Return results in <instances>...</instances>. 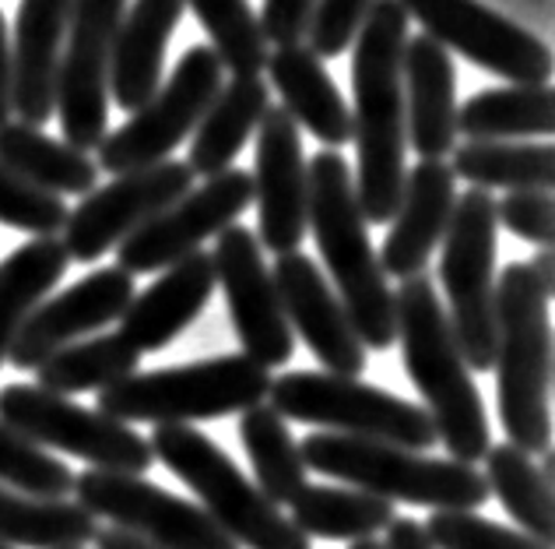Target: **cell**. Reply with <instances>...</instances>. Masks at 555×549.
<instances>
[{"label": "cell", "instance_id": "obj_1", "mask_svg": "<svg viewBox=\"0 0 555 549\" xmlns=\"http://www.w3.org/2000/svg\"><path fill=\"white\" fill-rule=\"evenodd\" d=\"M408 11L401 0H373L352 39V141L356 197L362 219L384 226L393 219L404 187V85L401 53L408 42Z\"/></svg>", "mask_w": 555, "mask_h": 549}, {"label": "cell", "instance_id": "obj_2", "mask_svg": "<svg viewBox=\"0 0 555 549\" xmlns=\"http://www.w3.org/2000/svg\"><path fill=\"white\" fill-rule=\"evenodd\" d=\"M393 328H398L393 342H401L408 381L426 401L422 409L429 412L436 437L443 441L454 461L475 465L492 447L489 416L429 274L404 279L393 293Z\"/></svg>", "mask_w": 555, "mask_h": 549}, {"label": "cell", "instance_id": "obj_3", "mask_svg": "<svg viewBox=\"0 0 555 549\" xmlns=\"http://www.w3.org/2000/svg\"><path fill=\"white\" fill-rule=\"evenodd\" d=\"M310 201H306V233H313L317 251L324 257L331 289L352 321L359 342L366 349H393V293L379 257L370 243V229L362 219L352 166L341 152H317L306 163Z\"/></svg>", "mask_w": 555, "mask_h": 549}, {"label": "cell", "instance_id": "obj_4", "mask_svg": "<svg viewBox=\"0 0 555 549\" xmlns=\"http://www.w3.org/2000/svg\"><path fill=\"white\" fill-rule=\"evenodd\" d=\"M548 299L528 261L506 265L495 282V395L506 437L524 455L552 451Z\"/></svg>", "mask_w": 555, "mask_h": 549}, {"label": "cell", "instance_id": "obj_5", "mask_svg": "<svg viewBox=\"0 0 555 549\" xmlns=\"http://www.w3.org/2000/svg\"><path fill=\"white\" fill-rule=\"evenodd\" d=\"M302 465L379 500L418 503L433 511H475L489 500L486 475L454 458H426L412 447L359 441L317 430L299 444Z\"/></svg>", "mask_w": 555, "mask_h": 549}, {"label": "cell", "instance_id": "obj_6", "mask_svg": "<svg viewBox=\"0 0 555 549\" xmlns=\"http://www.w3.org/2000/svg\"><path fill=\"white\" fill-rule=\"evenodd\" d=\"M271 373L250 356L229 353L186 367H166L109 384L99 392V412L124 426H190L201 419L246 412L268 398Z\"/></svg>", "mask_w": 555, "mask_h": 549}, {"label": "cell", "instance_id": "obj_7", "mask_svg": "<svg viewBox=\"0 0 555 549\" xmlns=\"http://www.w3.org/2000/svg\"><path fill=\"white\" fill-rule=\"evenodd\" d=\"M149 447L152 458L194 489L211 522L240 549H313V542L288 522V514L278 511L257 483L246 480L236 461L201 430L158 426Z\"/></svg>", "mask_w": 555, "mask_h": 549}, {"label": "cell", "instance_id": "obj_8", "mask_svg": "<svg viewBox=\"0 0 555 549\" xmlns=\"http://www.w3.org/2000/svg\"><path fill=\"white\" fill-rule=\"evenodd\" d=\"M495 197L472 187L454 201V215L440 240L447 321L472 373H489L495 363Z\"/></svg>", "mask_w": 555, "mask_h": 549}, {"label": "cell", "instance_id": "obj_9", "mask_svg": "<svg viewBox=\"0 0 555 549\" xmlns=\"http://www.w3.org/2000/svg\"><path fill=\"white\" fill-rule=\"evenodd\" d=\"M268 398V406L282 419L320 426L324 433L384 441L412 447V451H426V447L440 444L426 409L356 378H334V373L313 370L282 373L271 381Z\"/></svg>", "mask_w": 555, "mask_h": 549}, {"label": "cell", "instance_id": "obj_10", "mask_svg": "<svg viewBox=\"0 0 555 549\" xmlns=\"http://www.w3.org/2000/svg\"><path fill=\"white\" fill-rule=\"evenodd\" d=\"M0 423L47 451L89 461L99 472L144 475L155 465L149 437H141L138 430L36 384L0 387Z\"/></svg>", "mask_w": 555, "mask_h": 549}, {"label": "cell", "instance_id": "obj_11", "mask_svg": "<svg viewBox=\"0 0 555 549\" xmlns=\"http://www.w3.org/2000/svg\"><path fill=\"white\" fill-rule=\"evenodd\" d=\"M222 71L225 67L218 64L211 47H190L149 103L130 113L124 127L102 138L95 158L99 173L124 177V173L166 163L169 152L186 141V135H194L204 110L215 103L218 89L225 85Z\"/></svg>", "mask_w": 555, "mask_h": 549}, {"label": "cell", "instance_id": "obj_12", "mask_svg": "<svg viewBox=\"0 0 555 549\" xmlns=\"http://www.w3.org/2000/svg\"><path fill=\"white\" fill-rule=\"evenodd\" d=\"M127 0H75L56 75V113L70 149H99L109 135V64Z\"/></svg>", "mask_w": 555, "mask_h": 549}, {"label": "cell", "instance_id": "obj_13", "mask_svg": "<svg viewBox=\"0 0 555 549\" xmlns=\"http://www.w3.org/2000/svg\"><path fill=\"white\" fill-rule=\"evenodd\" d=\"M75 500L95 522L106 518L113 528H124L158 549H240L204 508L141 475L85 469L75 475Z\"/></svg>", "mask_w": 555, "mask_h": 549}, {"label": "cell", "instance_id": "obj_14", "mask_svg": "<svg viewBox=\"0 0 555 549\" xmlns=\"http://www.w3.org/2000/svg\"><path fill=\"white\" fill-rule=\"evenodd\" d=\"M401 8L447 53L467 56L495 78L509 85H548L552 78V50L545 42L481 0H401Z\"/></svg>", "mask_w": 555, "mask_h": 549}, {"label": "cell", "instance_id": "obj_15", "mask_svg": "<svg viewBox=\"0 0 555 549\" xmlns=\"http://www.w3.org/2000/svg\"><path fill=\"white\" fill-rule=\"evenodd\" d=\"M254 205V177L246 169H225L204 187H194L177 205L158 212L141 229H134L116 247V268L134 274L166 271L183 261L186 254L201 251L204 240L218 237L222 229L236 226V219Z\"/></svg>", "mask_w": 555, "mask_h": 549}, {"label": "cell", "instance_id": "obj_16", "mask_svg": "<svg viewBox=\"0 0 555 549\" xmlns=\"http://www.w3.org/2000/svg\"><path fill=\"white\" fill-rule=\"evenodd\" d=\"M194 191V173L180 158H166L149 169L124 173L106 187H95L81 197L75 212H67L64 222V251L70 261L92 265L102 254L141 229L158 212L177 205L183 194Z\"/></svg>", "mask_w": 555, "mask_h": 549}, {"label": "cell", "instance_id": "obj_17", "mask_svg": "<svg viewBox=\"0 0 555 549\" xmlns=\"http://www.w3.org/2000/svg\"><path fill=\"white\" fill-rule=\"evenodd\" d=\"M215 282L222 285L232 328L257 367H285L296 353V335L285 321L282 296L264 261V247L246 226H229L215 237Z\"/></svg>", "mask_w": 555, "mask_h": 549}, {"label": "cell", "instance_id": "obj_18", "mask_svg": "<svg viewBox=\"0 0 555 549\" xmlns=\"http://www.w3.org/2000/svg\"><path fill=\"white\" fill-rule=\"evenodd\" d=\"M254 205L260 215L257 243L271 254H296L306 240V155L296 120L282 106H271L257 127V166H254Z\"/></svg>", "mask_w": 555, "mask_h": 549}, {"label": "cell", "instance_id": "obj_19", "mask_svg": "<svg viewBox=\"0 0 555 549\" xmlns=\"http://www.w3.org/2000/svg\"><path fill=\"white\" fill-rule=\"evenodd\" d=\"M134 293H138L134 279L116 265L85 274L81 282H75L56 296H47L25 317L18 339L8 349V363L14 370H39L56 349L89 335V331L120 321Z\"/></svg>", "mask_w": 555, "mask_h": 549}, {"label": "cell", "instance_id": "obj_20", "mask_svg": "<svg viewBox=\"0 0 555 549\" xmlns=\"http://www.w3.org/2000/svg\"><path fill=\"white\" fill-rule=\"evenodd\" d=\"M285 321L334 378H356L366 370V345L359 342L352 321L334 296L327 274L302 251L282 254L271 268Z\"/></svg>", "mask_w": 555, "mask_h": 549}, {"label": "cell", "instance_id": "obj_21", "mask_svg": "<svg viewBox=\"0 0 555 549\" xmlns=\"http://www.w3.org/2000/svg\"><path fill=\"white\" fill-rule=\"evenodd\" d=\"M454 201L457 180L440 158H422L412 166V173H404L401 201L390 219L384 254H376L384 274H393L401 282L426 274L433 251L440 247L450 215H454Z\"/></svg>", "mask_w": 555, "mask_h": 549}, {"label": "cell", "instance_id": "obj_22", "mask_svg": "<svg viewBox=\"0 0 555 549\" xmlns=\"http://www.w3.org/2000/svg\"><path fill=\"white\" fill-rule=\"evenodd\" d=\"M75 0H22L11 36V106L28 127L56 113V75Z\"/></svg>", "mask_w": 555, "mask_h": 549}, {"label": "cell", "instance_id": "obj_23", "mask_svg": "<svg viewBox=\"0 0 555 549\" xmlns=\"http://www.w3.org/2000/svg\"><path fill=\"white\" fill-rule=\"evenodd\" d=\"M454 61L426 33L408 36L401 53L404 85V144L418 158H443L457 149Z\"/></svg>", "mask_w": 555, "mask_h": 549}, {"label": "cell", "instance_id": "obj_24", "mask_svg": "<svg viewBox=\"0 0 555 549\" xmlns=\"http://www.w3.org/2000/svg\"><path fill=\"white\" fill-rule=\"evenodd\" d=\"M215 265L208 251L186 254L183 261L169 265L158 279L134 293L130 307L120 317V335L144 353L166 349L172 339L197 321L215 293Z\"/></svg>", "mask_w": 555, "mask_h": 549}, {"label": "cell", "instance_id": "obj_25", "mask_svg": "<svg viewBox=\"0 0 555 549\" xmlns=\"http://www.w3.org/2000/svg\"><path fill=\"white\" fill-rule=\"evenodd\" d=\"M183 8V0H134L130 11H124L109 64V95L120 110L138 113L158 92L166 47Z\"/></svg>", "mask_w": 555, "mask_h": 549}, {"label": "cell", "instance_id": "obj_26", "mask_svg": "<svg viewBox=\"0 0 555 549\" xmlns=\"http://www.w3.org/2000/svg\"><path fill=\"white\" fill-rule=\"evenodd\" d=\"M264 71L282 95V110L296 120V127H306L331 152L352 141V110L327 75L324 61L306 42L271 50Z\"/></svg>", "mask_w": 555, "mask_h": 549}, {"label": "cell", "instance_id": "obj_27", "mask_svg": "<svg viewBox=\"0 0 555 549\" xmlns=\"http://www.w3.org/2000/svg\"><path fill=\"white\" fill-rule=\"evenodd\" d=\"M271 110V89L264 78H232L215 95V103L204 110L194 127L186 166L194 177H218L232 169L243 144L257 135L260 120Z\"/></svg>", "mask_w": 555, "mask_h": 549}, {"label": "cell", "instance_id": "obj_28", "mask_svg": "<svg viewBox=\"0 0 555 549\" xmlns=\"http://www.w3.org/2000/svg\"><path fill=\"white\" fill-rule=\"evenodd\" d=\"M0 163L18 173L25 183L56 197H85L99 187V166L89 152L70 149L67 141H56L42 127H28L22 120L0 127Z\"/></svg>", "mask_w": 555, "mask_h": 549}, {"label": "cell", "instance_id": "obj_29", "mask_svg": "<svg viewBox=\"0 0 555 549\" xmlns=\"http://www.w3.org/2000/svg\"><path fill=\"white\" fill-rule=\"evenodd\" d=\"M70 257L56 237H36L0 261V363L18 339L25 317L64 279Z\"/></svg>", "mask_w": 555, "mask_h": 549}, {"label": "cell", "instance_id": "obj_30", "mask_svg": "<svg viewBox=\"0 0 555 549\" xmlns=\"http://www.w3.org/2000/svg\"><path fill=\"white\" fill-rule=\"evenodd\" d=\"M555 95L548 85L486 89L457 106V135L467 141H524L552 135Z\"/></svg>", "mask_w": 555, "mask_h": 549}, {"label": "cell", "instance_id": "obj_31", "mask_svg": "<svg viewBox=\"0 0 555 549\" xmlns=\"http://www.w3.org/2000/svg\"><path fill=\"white\" fill-rule=\"evenodd\" d=\"M552 163L548 141H464L447 166L478 191H548Z\"/></svg>", "mask_w": 555, "mask_h": 549}, {"label": "cell", "instance_id": "obj_32", "mask_svg": "<svg viewBox=\"0 0 555 549\" xmlns=\"http://www.w3.org/2000/svg\"><path fill=\"white\" fill-rule=\"evenodd\" d=\"M288 508V522L306 539H373L398 518L390 500L352 486H306Z\"/></svg>", "mask_w": 555, "mask_h": 549}, {"label": "cell", "instance_id": "obj_33", "mask_svg": "<svg viewBox=\"0 0 555 549\" xmlns=\"http://www.w3.org/2000/svg\"><path fill=\"white\" fill-rule=\"evenodd\" d=\"M99 522L78 500H42L0 486V542L22 549H81Z\"/></svg>", "mask_w": 555, "mask_h": 549}, {"label": "cell", "instance_id": "obj_34", "mask_svg": "<svg viewBox=\"0 0 555 549\" xmlns=\"http://www.w3.org/2000/svg\"><path fill=\"white\" fill-rule=\"evenodd\" d=\"M240 444L250 458L257 489L274 508L292 503L310 483H306V465L299 455V444L268 401L240 412Z\"/></svg>", "mask_w": 555, "mask_h": 549}, {"label": "cell", "instance_id": "obj_35", "mask_svg": "<svg viewBox=\"0 0 555 549\" xmlns=\"http://www.w3.org/2000/svg\"><path fill=\"white\" fill-rule=\"evenodd\" d=\"M141 353L130 345L120 331L109 335L70 342L64 349H56L47 363L36 370L42 392L50 395H81V392H106L109 384L138 373Z\"/></svg>", "mask_w": 555, "mask_h": 549}, {"label": "cell", "instance_id": "obj_36", "mask_svg": "<svg viewBox=\"0 0 555 549\" xmlns=\"http://www.w3.org/2000/svg\"><path fill=\"white\" fill-rule=\"evenodd\" d=\"M486 486L500 497L506 514L520 525L524 536L552 546V480L538 469L531 455L514 444H495L486 451Z\"/></svg>", "mask_w": 555, "mask_h": 549}, {"label": "cell", "instance_id": "obj_37", "mask_svg": "<svg viewBox=\"0 0 555 549\" xmlns=\"http://www.w3.org/2000/svg\"><path fill=\"white\" fill-rule=\"evenodd\" d=\"M183 4H190L204 33L211 36L218 64L229 67L236 78H260L271 50L246 0H183Z\"/></svg>", "mask_w": 555, "mask_h": 549}, {"label": "cell", "instance_id": "obj_38", "mask_svg": "<svg viewBox=\"0 0 555 549\" xmlns=\"http://www.w3.org/2000/svg\"><path fill=\"white\" fill-rule=\"evenodd\" d=\"M0 486L25 497L67 500L75 494V469L0 423Z\"/></svg>", "mask_w": 555, "mask_h": 549}, {"label": "cell", "instance_id": "obj_39", "mask_svg": "<svg viewBox=\"0 0 555 549\" xmlns=\"http://www.w3.org/2000/svg\"><path fill=\"white\" fill-rule=\"evenodd\" d=\"M422 532H426L433 549H552L517 528L489 522V518L472 511H436L422 525Z\"/></svg>", "mask_w": 555, "mask_h": 549}, {"label": "cell", "instance_id": "obj_40", "mask_svg": "<svg viewBox=\"0 0 555 549\" xmlns=\"http://www.w3.org/2000/svg\"><path fill=\"white\" fill-rule=\"evenodd\" d=\"M0 222L33 237H56L67 222V205L64 197L25 183L0 163Z\"/></svg>", "mask_w": 555, "mask_h": 549}, {"label": "cell", "instance_id": "obj_41", "mask_svg": "<svg viewBox=\"0 0 555 549\" xmlns=\"http://www.w3.org/2000/svg\"><path fill=\"white\" fill-rule=\"evenodd\" d=\"M373 0H317L310 33H306V47H310L320 61H331V56H341L359 33L362 18H366Z\"/></svg>", "mask_w": 555, "mask_h": 549}, {"label": "cell", "instance_id": "obj_42", "mask_svg": "<svg viewBox=\"0 0 555 549\" xmlns=\"http://www.w3.org/2000/svg\"><path fill=\"white\" fill-rule=\"evenodd\" d=\"M495 219L509 233L534 247H552V194L548 191H509L495 201Z\"/></svg>", "mask_w": 555, "mask_h": 549}, {"label": "cell", "instance_id": "obj_43", "mask_svg": "<svg viewBox=\"0 0 555 549\" xmlns=\"http://www.w3.org/2000/svg\"><path fill=\"white\" fill-rule=\"evenodd\" d=\"M317 0H264L260 8V33H264L268 47H299L310 33Z\"/></svg>", "mask_w": 555, "mask_h": 549}, {"label": "cell", "instance_id": "obj_44", "mask_svg": "<svg viewBox=\"0 0 555 549\" xmlns=\"http://www.w3.org/2000/svg\"><path fill=\"white\" fill-rule=\"evenodd\" d=\"M384 549H433V542L426 539V532H422V525L412 522V518H393L387 525Z\"/></svg>", "mask_w": 555, "mask_h": 549}, {"label": "cell", "instance_id": "obj_45", "mask_svg": "<svg viewBox=\"0 0 555 549\" xmlns=\"http://www.w3.org/2000/svg\"><path fill=\"white\" fill-rule=\"evenodd\" d=\"M11 36H8V22L4 11H0V127L11 124Z\"/></svg>", "mask_w": 555, "mask_h": 549}, {"label": "cell", "instance_id": "obj_46", "mask_svg": "<svg viewBox=\"0 0 555 549\" xmlns=\"http://www.w3.org/2000/svg\"><path fill=\"white\" fill-rule=\"evenodd\" d=\"M99 549H158V546H152V542H144V539H138V536H130V532H124V528H99L95 532V539H92Z\"/></svg>", "mask_w": 555, "mask_h": 549}, {"label": "cell", "instance_id": "obj_47", "mask_svg": "<svg viewBox=\"0 0 555 549\" xmlns=\"http://www.w3.org/2000/svg\"><path fill=\"white\" fill-rule=\"evenodd\" d=\"M531 271H534V279L545 285V293L552 296V289H555V265H552V247H538L534 254V261H528Z\"/></svg>", "mask_w": 555, "mask_h": 549}, {"label": "cell", "instance_id": "obj_48", "mask_svg": "<svg viewBox=\"0 0 555 549\" xmlns=\"http://www.w3.org/2000/svg\"><path fill=\"white\" fill-rule=\"evenodd\" d=\"M348 549H384V542H376V539H359V542H352Z\"/></svg>", "mask_w": 555, "mask_h": 549}, {"label": "cell", "instance_id": "obj_49", "mask_svg": "<svg viewBox=\"0 0 555 549\" xmlns=\"http://www.w3.org/2000/svg\"><path fill=\"white\" fill-rule=\"evenodd\" d=\"M0 549H11V546H4V542H0Z\"/></svg>", "mask_w": 555, "mask_h": 549}]
</instances>
